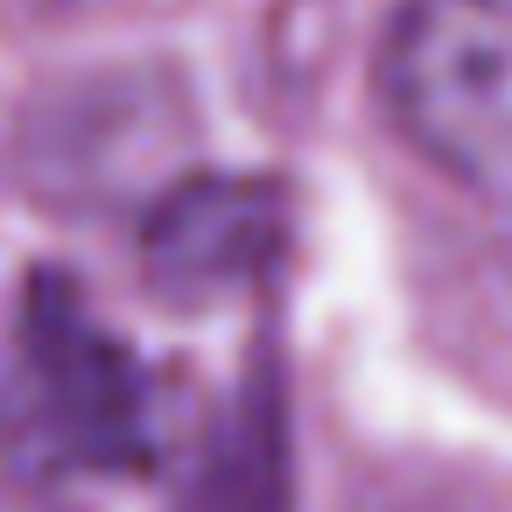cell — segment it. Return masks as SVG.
Listing matches in <instances>:
<instances>
[{
	"instance_id": "1",
	"label": "cell",
	"mask_w": 512,
	"mask_h": 512,
	"mask_svg": "<svg viewBox=\"0 0 512 512\" xmlns=\"http://www.w3.org/2000/svg\"><path fill=\"white\" fill-rule=\"evenodd\" d=\"M386 106L512 260V0H407Z\"/></svg>"
}]
</instances>
